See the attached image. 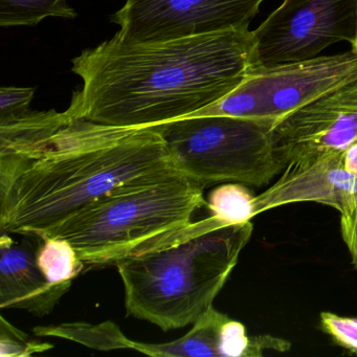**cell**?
Masks as SVG:
<instances>
[{
    "label": "cell",
    "instance_id": "20",
    "mask_svg": "<svg viewBox=\"0 0 357 357\" xmlns=\"http://www.w3.org/2000/svg\"><path fill=\"white\" fill-rule=\"evenodd\" d=\"M250 336L246 335L245 327L240 321L229 319L220 329L219 356L246 357Z\"/></svg>",
    "mask_w": 357,
    "mask_h": 357
},
{
    "label": "cell",
    "instance_id": "10",
    "mask_svg": "<svg viewBox=\"0 0 357 357\" xmlns=\"http://www.w3.org/2000/svg\"><path fill=\"white\" fill-rule=\"evenodd\" d=\"M344 152L319 151L291 158L280 178L255 196V215L296 202H317L338 212L354 206L357 176L344 167Z\"/></svg>",
    "mask_w": 357,
    "mask_h": 357
},
{
    "label": "cell",
    "instance_id": "6",
    "mask_svg": "<svg viewBox=\"0 0 357 357\" xmlns=\"http://www.w3.org/2000/svg\"><path fill=\"white\" fill-rule=\"evenodd\" d=\"M357 80L354 52L257 66L233 91L190 116H225L273 126L307 104Z\"/></svg>",
    "mask_w": 357,
    "mask_h": 357
},
{
    "label": "cell",
    "instance_id": "25",
    "mask_svg": "<svg viewBox=\"0 0 357 357\" xmlns=\"http://www.w3.org/2000/svg\"><path fill=\"white\" fill-rule=\"evenodd\" d=\"M355 197H356V202H357V178H356V188H355Z\"/></svg>",
    "mask_w": 357,
    "mask_h": 357
},
{
    "label": "cell",
    "instance_id": "7",
    "mask_svg": "<svg viewBox=\"0 0 357 357\" xmlns=\"http://www.w3.org/2000/svg\"><path fill=\"white\" fill-rule=\"evenodd\" d=\"M252 33L256 68L313 59L330 45L354 43L357 0H284Z\"/></svg>",
    "mask_w": 357,
    "mask_h": 357
},
{
    "label": "cell",
    "instance_id": "22",
    "mask_svg": "<svg viewBox=\"0 0 357 357\" xmlns=\"http://www.w3.org/2000/svg\"><path fill=\"white\" fill-rule=\"evenodd\" d=\"M291 348V344L287 340L275 336L257 335L250 336L246 357H262L264 351H275V352H287Z\"/></svg>",
    "mask_w": 357,
    "mask_h": 357
},
{
    "label": "cell",
    "instance_id": "24",
    "mask_svg": "<svg viewBox=\"0 0 357 357\" xmlns=\"http://www.w3.org/2000/svg\"><path fill=\"white\" fill-rule=\"evenodd\" d=\"M352 51L357 55V35L356 39H355L354 43H352Z\"/></svg>",
    "mask_w": 357,
    "mask_h": 357
},
{
    "label": "cell",
    "instance_id": "9",
    "mask_svg": "<svg viewBox=\"0 0 357 357\" xmlns=\"http://www.w3.org/2000/svg\"><path fill=\"white\" fill-rule=\"evenodd\" d=\"M275 150L286 165L309 152H344L357 144V80L288 114L273 129Z\"/></svg>",
    "mask_w": 357,
    "mask_h": 357
},
{
    "label": "cell",
    "instance_id": "12",
    "mask_svg": "<svg viewBox=\"0 0 357 357\" xmlns=\"http://www.w3.org/2000/svg\"><path fill=\"white\" fill-rule=\"evenodd\" d=\"M229 319L212 306L183 337L165 344L135 342L133 350L154 357H218L220 329Z\"/></svg>",
    "mask_w": 357,
    "mask_h": 357
},
{
    "label": "cell",
    "instance_id": "11",
    "mask_svg": "<svg viewBox=\"0 0 357 357\" xmlns=\"http://www.w3.org/2000/svg\"><path fill=\"white\" fill-rule=\"evenodd\" d=\"M10 235L1 231L0 237V308L45 317L72 283H51L39 268L36 255L43 238L24 235L17 243Z\"/></svg>",
    "mask_w": 357,
    "mask_h": 357
},
{
    "label": "cell",
    "instance_id": "14",
    "mask_svg": "<svg viewBox=\"0 0 357 357\" xmlns=\"http://www.w3.org/2000/svg\"><path fill=\"white\" fill-rule=\"evenodd\" d=\"M75 20L68 0H0V26H33L45 18Z\"/></svg>",
    "mask_w": 357,
    "mask_h": 357
},
{
    "label": "cell",
    "instance_id": "23",
    "mask_svg": "<svg viewBox=\"0 0 357 357\" xmlns=\"http://www.w3.org/2000/svg\"><path fill=\"white\" fill-rule=\"evenodd\" d=\"M344 167L349 173L357 176V144L344 151Z\"/></svg>",
    "mask_w": 357,
    "mask_h": 357
},
{
    "label": "cell",
    "instance_id": "3",
    "mask_svg": "<svg viewBox=\"0 0 357 357\" xmlns=\"http://www.w3.org/2000/svg\"><path fill=\"white\" fill-rule=\"evenodd\" d=\"M252 229L211 215L116 262L127 314L164 331L193 325L213 306Z\"/></svg>",
    "mask_w": 357,
    "mask_h": 357
},
{
    "label": "cell",
    "instance_id": "15",
    "mask_svg": "<svg viewBox=\"0 0 357 357\" xmlns=\"http://www.w3.org/2000/svg\"><path fill=\"white\" fill-rule=\"evenodd\" d=\"M36 259L39 268L53 284L72 283L86 266L74 246L57 237L43 238Z\"/></svg>",
    "mask_w": 357,
    "mask_h": 357
},
{
    "label": "cell",
    "instance_id": "17",
    "mask_svg": "<svg viewBox=\"0 0 357 357\" xmlns=\"http://www.w3.org/2000/svg\"><path fill=\"white\" fill-rule=\"evenodd\" d=\"M51 348L53 344L33 340L28 334L14 327L5 317H0V356L29 357Z\"/></svg>",
    "mask_w": 357,
    "mask_h": 357
},
{
    "label": "cell",
    "instance_id": "16",
    "mask_svg": "<svg viewBox=\"0 0 357 357\" xmlns=\"http://www.w3.org/2000/svg\"><path fill=\"white\" fill-rule=\"evenodd\" d=\"M254 200L248 185L225 183L211 191L206 206L212 216L227 225H241L256 216Z\"/></svg>",
    "mask_w": 357,
    "mask_h": 357
},
{
    "label": "cell",
    "instance_id": "13",
    "mask_svg": "<svg viewBox=\"0 0 357 357\" xmlns=\"http://www.w3.org/2000/svg\"><path fill=\"white\" fill-rule=\"evenodd\" d=\"M38 336H53L79 342L97 350L109 351L116 349L133 350L135 340L127 337L120 328L112 323L91 325L87 323H68L58 326L36 327L33 329Z\"/></svg>",
    "mask_w": 357,
    "mask_h": 357
},
{
    "label": "cell",
    "instance_id": "8",
    "mask_svg": "<svg viewBox=\"0 0 357 357\" xmlns=\"http://www.w3.org/2000/svg\"><path fill=\"white\" fill-rule=\"evenodd\" d=\"M265 0H127L112 17L123 43L178 40L248 29Z\"/></svg>",
    "mask_w": 357,
    "mask_h": 357
},
{
    "label": "cell",
    "instance_id": "19",
    "mask_svg": "<svg viewBox=\"0 0 357 357\" xmlns=\"http://www.w3.org/2000/svg\"><path fill=\"white\" fill-rule=\"evenodd\" d=\"M321 324L326 333L347 350L357 354V319L332 312H321Z\"/></svg>",
    "mask_w": 357,
    "mask_h": 357
},
{
    "label": "cell",
    "instance_id": "5",
    "mask_svg": "<svg viewBox=\"0 0 357 357\" xmlns=\"http://www.w3.org/2000/svg\"><path fill=\"white\" fill-rule=\"evenodd\" d=\"M151 127L164 139L175 170L204 188L225 183L262 187L286 166L269 123L202 116Z\"/></svg>",
    "mask_w": 357,
    "mask_h": 357
},
{
    "label": "cell",
    "instance_id": "2",
    "mask_svg": "<svg viewBox=\"0 0 357 357\" xmlns=\"http://www.w3.org/2000/svg\"><path fill=\"white\" fill-rule=\"evenodd\" d=\"M255 68L248 29L153 43L114 36L73 60L83 86L64 112L107 126H156L213 105Z\"/></svg>",
    "mask_w": 357,
    "mask_h": 357
},
{
    "label": "cell",
    "instance_id": "18",
    "mask_svg": "<svg viewBox=\"0 0 357 357\" xmlns=\"http://www.w3.org/2000/svg\"><path fill=\"white\" fill-rule=\"evenodd\" d=\"M35 95L33 87H1L0 89V124L11 122L28 114L29 105Z\"/></svg>",
    "mask_w": 357,
    "mask_h": 357
},
{
    "label": "cell",
    "instance_id": "21",
    "mask_svg": "<svg viewBox=\"0 0 357 357\" xmlns=\"http://www.w3.org/2000/svg\"><path fill=\"white\" fill-rule=\"evenodd\" d=\"M340 233L357 268V204L340 213Z\"/></svg>",
    "mask_w": 357,
    "mask_h": 357
},
{
    "label": "cell",
    "instance_id": "1",
    "mask_svg": "<svg viewBox=\"0 0 357 357\" xmlns=\"http://www.w3.org/2000/svg\"><path fill=\"white\" fill-rule=\"evenodd\" d=\"M174 171L153 127L29 112L0 124V231L45 238L114 190Z\"/></svg>",
    "mask_w": 357,
    "mask_h": 357
},
{
    "label": "cell",
    "instance_id": "4",
    "mask_svg": "<svg viewBox=\"0 0 357 357\" xmlns=\"http://www.w3.org/2000/svg\"><path fill=\"white\" fill-rule=\"evenodd\" d=\"M206 188L178 171L135 181L96 200L47 237L70 242L86 266L116 265L189 227Z\"/></svg>",
    "mask_w": 357,
    "mask_h": 357
}]
</instances>
